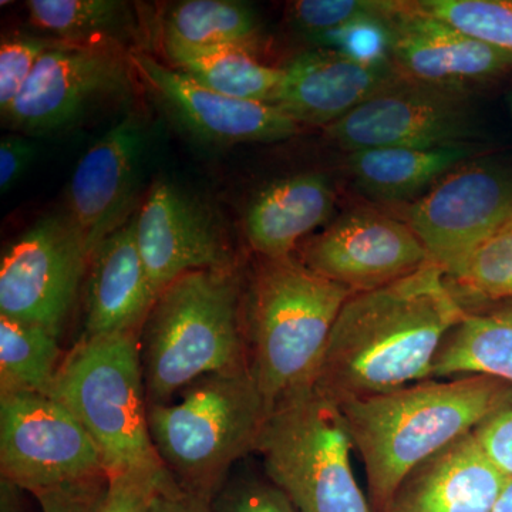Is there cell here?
Returning <instances> with one entry per match:
<instances>
[{"label": "cell", "mask_w": 512, "mask_h": 512, "mask_svg": "<svg viewBox=\"0 0 512 512\" xmlns=\"http://www.w3.org/2000/svg\"><path fill=\"white\" fill-rule=\"evenodd\" d=\"M282 70L272 106L299 126L325 128L403 77L393 63L370 66L332 49L302 53Z\"/></svg>", "instance_id": "ac0fdd59"}, {"label": "cell", "mask_w": 512, "mask_h": 512, "mask_svg": "<svg viewBox=\"0 0 512 512\" xmlns=\"http://www.w3.org/2000/svg\"><path fill=\"white\" fill-rule=\"evenodd\" d=\"M511 387L493 377L466 376L338 403L365 466L372 511L387 512L404 478L476 429Z\"/></svg>", "instance_id": "7a4b0ae2"}, {"label": "cell", "mask_w": 512, "mask_h": 512, "mask_svg": "<svg viewBox=\"0 0 512 512\" xmlns=\"http://www.w3.org/2000/svg\"><path fill=\"white\" fill-rule=\"evenodd\" d=\"M416 5L485 45L512 53V0H420Z\"/></svg>", "instance_id": "83f0119b"}, {"label": "cell", "mask_w": 512, "mask_h": 512, "mask_svg": "<svg viewBox=\"0 0 512 512\" xmlns=\"http://www.w3.org/2000/svg\"><path fill=\"white\" fill-rule=\"evenodd\" d=\"M468 144L430 148L382 147L349 153L357 190L380 202L404 201L473 156Z\"/></svg>", "instance_id": "7402d4cb"}, {"label": "cell", "mask_w": 512, "mask_h": 512, "mask_svg": "<svg viewBox=\"0 0 512 512\" xmlns=\"http://www.w3.org/2000/svg\"><path fill=\"white\" fill-rule=\"evenodd\" d=\"M466 315L433 262L382 288L353 293L333 325L315 386L342 403L424 382L444 339Z\"/></svg>", "instance_id": "6da1fadb"}, {"label": "cell", "mask_w": 512, "mask_h": 512, "mask_svg": "<svg viewBox=\"0 0 512 512\" xmlns=\"http://www.w3.org/2000/svg\"><path fill=\"white\" fill-rule=\"evenodd\" d=\"M333 207L335 190L326 175H292L256 195L245 215V235L262 258L291 256L305 235L329 220Z\"/></svg>", "instance_id": "44dd1931"}, {"label": "cell", "mask_w": 512, "mask_h": 512, "mask_svg": "<svg viewBox=\"0 0 512 512\" xmlns=\"http://www.w3.org/2000/svg\"><path fill=\"white\" fill-rule=\"evenodd\" d=\"M170 66L195 82L235 99L274 103L284 70L266 66L239 47H200L163 39Z\"/></svg>", "instance_id": "cb8c5ba5"}, {"label": "cell", "mask_w": 512, "mask_h": 512, "mask_svg": "<svg viewBox=\"0 0 512 512\" xmlns=\"http://www.w3.org/2000/svg\"><path fill=\"white\" fill-rule=\"evenodd\" d=\"M59 336L0 316V394L50 396L64 357Z\"/></svg>", "instance_id": "484cf974"}, {"label": "cell", "mask_w": 512, "mask_h": 512, "mask_svg": "<svg viewBox=\"0 0 512 512\" xmlns=\"http://www.w3.org/2000/svg\"><path fill=\"white\" fill-rule=\"evenodd\" d=\"M90 258L69 212L37 221L2 254L0 316L40 326L60 338Z\"/></svg>", "instance_id": "9c48e42d"}, {"label": "cell", "mask_w": 512, "mask_h": 512, "mask_svg": "<svg viewBox=\"0 0 512 512\" xmlns=\"http://www.w3.org/2000/svg\"><path fill=\"white\" fill-rule=\"evenodd\" d=\"M390 16V15H389ZM389 18H363L342 28L313 37L322 49H332L356 62L379 66L392 63Z\"/></svg>", "instance_id": "4dcf8cb0"}, {"label": "cell", "mask_w": 512, "mask_h": 512, "mask_svg": "<svg viewBox=\"0 0 512 512\" xmlns=\"http://www.w3.org/2000/svg\"><path fill=\"white\" fill-rule=\"evenodd\" d=\"M146 131L134 114L84 153L69 185V215L90 255L131 217Z\"/></svg>", "instance_id": "e0dca14e"}, {"label": "cell", "mask_w": 512, "mask_h": 512, "mask_svg": "<svg viewBox=\"0 0 512 512\" xmlns=\"http://www.w3.org/2000/svg\"><path fill=\"white\" fill-rule=\"evenodd\" d=\"M130 53L56 40L2 119L25 134H50L86 119L131 90Z\"/></svg>", "instance_id": "30bf717a"}, {"label": "cell", "mask_w": 512, "mask_h": 512, "mask_svg": "<svg viewBox=\"0 0 512 512\" xmlns=\"http://www.w3.org/2000/svg\"><path fill=\"white\" fill-rule=\"evenodd\" d=\"M488 376L512 386V301L468 311L437 353L433 376Z\"/></svg>", "instance_id": "603a6c76"}, {"label": "cell", "mask_w": 512, "mask_h": 512, "mask_svg": "<svg viewBox=\"0 0 512 512\" xmlns=\"http://www.w3.org/2000/svg\"><path fill=\"white\" fill-rule=\"evenodd\" d=\"M259 22L254 10L232 0H185L164 19L163 39L200 47H239L254 52Z\"/></svg>", "instance_id": "4316f807"}, {"label": "cell", "mask_w": 512, "mask_h": 512, "mask_svg": "<svg viewBox=\"0 0 512 512\" xmlns=\"http://www.w3.org/2000/svg\"><path fill=\"white\" fill-rule=\"evenodd\" d=\"M107 476L59 485L35 494L42 512H99Z\"/></svg>", "instance_id": "d590c367"}, {"label": "cell", "mask_w": 512, "mask_h": 512, "mask_svg": "<svg viewBox=\"0 0 512 512\" xmlns=\"http://www.w3.org/2000/svg\"><path fill=\"white\" fill-rule=\"evenodd\" d=\"M168 478L171 474L154 477L137 471L109 473L99 512H153L154 495Z\"/></svg>", "instance_id": "d6a6232c"}, {"label": "cell", "mask_w": 512, "mask_h": 512, "mask_svg": "<svg viewBox=\"0 0 512 512\" xmlns=\"http://www.w3.org/2000/svg\"><path fill=\"white\" fill-rule=\"evenodd\" d=\"M36 156V144L22 134H6L0 140V190H12Z\"/></svg>", "instance_id": "8d00e7d4"}, {"label": "cell", "mask_w": 512, "mask_h": 512, "mask_svg": "<svg viewBox=\"0 0 512 512\" xmlns=\"http://www.w3.org/2000/svg\"><path fill=\"white\" fill-rule=\"evenodd\" d=\"M473 433L495 466L512 478V387Z\"/></svg>", "instance_id": "e575fe53"}, {"label": "cell", "mask_w": 512, "mask_h": 512, "mask_svg": "<svg viewBox=\"0 0 512 512\" xmlns=\"http://www.w3.org/2000/svg\"><path fill=\"white\" fill-rule=\"evenodd\" d=\"M508 481L470 431L414 468L387 512H494Z\"/></svg>", "instance_id": "d6986e66"}, {"label": "cell", "mask_w": 512, "mask_h": 512, "mask_svg": "<svg viewBox=\"0 0 512 512\" xmlns=\"http://www.w3.org/2000/svg\"><path fill=\"white\" fill-rule=\"evenodd\" d=\"M156 299L138 249L136 212L90 258L82 339L140 333Z\"/></svg>", "instance_id": "ffe728a7"}, {"label": "cell", "mask_w": 512, "mask_h": 512, "mask_svg": "<svg viewBox=\"0 0 512 512\" xmlns=\"http://www.w3.org/2000/svg\"><path fill=\"white\" fill-rule=\"evenodd\" d=\"M390 57L406 79L464 90L512 67L504 52L460 32L421 10L416 2H396L389 19Z\"/></svg>", "instance_id": "2e32d148"}, {"label": "cell", "mask_w": 512, "mask_h": 512, "mask_svg": "<svg viewBox=\"0 0 512 512\" xmlns=\"http://www.w3.org/2000/svg\"><path fill=\"white\" fill-rule=\"evenodd\" d=\"M50 396L89 431L106 474L168 476L148 427L140 333L80 339L64 356Z\"/></svg>", "instance_id": "8992f818"}, {"label": "cell", "mask_w": 512, "mask_h": 512, "mask_svg": "<svg viewBox=\"0 0 512 512\" xmlns=\"http://www.w3.org/2000/svg\"><path fill=\"white\" fill-rule=\"evenodd\" d=\"M403 218L451 279L480 245L512 224V171L491 164L456 168Z\"/></svg>", "instance_id": "8fae6325"}, {"label": "cell", "mask_w": 512, "mask_h": 512, "mask_svg": "<svg viewBox=\"0 0 512 512\" xmlns=\"http://www.w3.org/2000/svg\"><path fill=\"white\" fill-rule=\"evenodd\" d=\"M26 8L32 25L60 42L123 47L133 32L130 6L117 0H30Z\"/></svg>", "instance_id": "d4e9b609"}, {"label": "cell", "mask_w": 512, "mask_h": 512, "mask_svg": "<svg viewBox=\"0 0 512 512\" xmlns=\"http://www.w3.org/2000/svg\"><path fill=\"white\" fill-rule=\"evenodd\" d=\"M348 153L382 147L430 148L464 144L474 124L466 90L397 80L325 128Z\"/></svg>", "instance_id": "7c38bea8"}, {"label": "cell", "mask_w": 512, "mask_h": 512, "mask_svg": "<svg viewBox=\"0 0 512 512\" xmlns=\"http://www.w3.org/2000/svg\"><path fill=\"white\" fill-rule=\"evenodd\" d=\"M480 301H512V224L480 245L448 279Z\"/></svg>", "instance_id": "f1b7e54d"}, {"label": "cell", "mask_w": 512, "mask_h": 512, "mask_svg": "<svg viewBox=\"0 0 512 512\" xmlns=\"http://www.w3.org/2000/svg\"><path fill=\"white\" fill-rule=\"evenodd\" d=\"M339 404L312 386L269 409L254 451L296 512H373L353 474Z\"/></svg>", "instance_id": "52a82bcc"}, {"label": "cell", "mask_w": 512, "mask_h": 512, "mask_svg": "<svg viewBox=\"0 0 512 512\" xmlns=\"http://www.w3.org/2000/svg\"><path fill=\"white\" fill-rule=\"evenodd\" d=\"M301 259L262 258L244 298L248 367L269 409L315 386L330 333L353 295Z\"/></svg>", "instance_id": "3957f363"}, {"label": "cell", "mask_w": 512, "mask_h": 512, "mask_svg": "<svg viewBox=\"0 0 512 512\" xmlns=\"http://www.w3.org/2000/svg\"><path fill=\"white\" fill-rule=\"evenodd\" d=\"M393 0H299L291 5V22L309 39L363 18H389Z\"/></svg>", "instance_id": "f546056e"}, {"label": "cell", "mask_w": 512, "mask_h": 512, "mask_svg": "<svg viewBox=\"0 0 512 512\" xmlns=\"http://www.w3.org/2000/svg\"><path fill=\"white\" fill-rule=\"evenodd\" d=\"M137 242L157 298L188 272L235 266L211 212L165 181L153 185L137 212Z\"/></svg>", "instance_id": "9a60e30c"}, {"label": "cell", "mask_w": 512, "mask_h": 512, "mask_svg": "<svg viewBox=\"0 0 512 512\" xmlns=\"http://www.w3.org/2000/svg\"><path fill=\"white\" fill-rule=\"evenodd\" d=\"M20 491L16 485L0 480V512H23Z\"/></svg>", "instance_id": "f35d334b"}, {"label": "cell", "mask_w": 512, "mask_h": 512, "mask_svg": "<svg viewBox=\"0 0 512 512\" xmlns=\"http://www.w3.org/2000/svg\"><path fill=\"white\" fill-rule=\"evenodd\" d=\"M140 353L148 404L168 402L212 373L247 369L235 266L188 272L168 285L141 328Z\"/></svg>", "instance_id": "277c9868"}, {"label": "cell", "mask_w": 512, "mask_h": 512, "mask_svg": "<svg viewBox=\"0 0 512 512\" xmlns=\"http://www.w3.org/2000/svg\"><path fill=\"white\" fill-rule=\"evenodd\" d=\"M56 40L16 36L0 46V111L6 113L28 84L40 57Z\"/></svg>", "instance_id": "1f68e13d"}, {"label": "cell", "mask_w": 512, "mask_h": 512, "mask_svg": "<svg viewBox=\"0 0 512 512\" xmlns=\"http://www.w3.org/2000/svg\"><path fill=\"white\" fill-rule=\"evenodd\" d=\"M269 407L247 369L212 373L148 404L161 463L188 493L214 503L232 466L254 451Z\"/></svg>", "instance_id": "5b68a950"}, {"label": "cell", "mask_w": 512, "mask_h": 512, "mask_svg": "<svg viewBox=\"0 0 512 512\" xmlns=\"http://www.w3.org/2000/svg\"><path fill=\"white\" fill-rule=\"evenodd\" d=\"M153 512H215V508L212 501L188 493L171 477L158 487Z\"/></svg>", "instance_id": "74e56055"}, {"label": "cell", "mask_w": 512, "mask_h": 512, "mask_svg": "<svg viewBox=\"0 0 512 512\" xmlns=\"http://www.w3.org/2000/svg\"><path fill=\"white\" fill-rule=\"evenodd\" d=\"M214 508L215 512H296L278 488L262 481H242L222 490Z\"/></svg>", "instance_id": "836d02e7"}, {"label": "cell", "mask_w": 512, "mask_h": 512, "mask_svg": "<svg viewBox=\"0 0 512 512\" xmlns=\"http://www.w3.org/2000/svg\"><path fill=\"white\" fill-rule=\"evenodd\" d=\"M301 261L355 293L392 284L431 262L406 222L372 208L340 215L306 242Z\"/></svg>", "instance_id": "4fadbf2b"}, {"label": "cell", "mask_w": 512, "mask_h": 512, "mask_svg": "<svg viewBox=\"0 0 512 512\" xmlns=\"http://www.w3.org/2000/svg\"><path fill=\"white\" fill-rule=\"evenodd\" d=\"M134 73L181 126L217 144L272 143L296 136L301 126L272 104L235 99L208 89L170 64L130 52Z\"/></svg>", "instance_id": "5bb4252c"}, {"label": "cell", "mask_w": 512, "mask_h": 512, "mask_svg": "<svg viewBox=\"0 0 512 512\" xmlns=\"http://www.w3.org/2000/svg\"><path fill=\"white\" fill-rule=\"evenodd\" d=\"M494 512H512V478L505 485L503 494L495 505Z\"/></svg>", "instance_id": "ab89813d"}, {"label": "cell", "mask_w": 512, "mask_h": 512, "mask_svg": "<svg viewBox=\"0 0 512 512\" xmlns=\"http://www.w3.org/2000/svg\"><path fill=\"white\" fill-rule=\"evenodd\" d=\"M0 474L33 495L107 476L89 431L62 403L36 393L0 394Z\"/></svg>", "instance_id": "ba28073f"}]
</instances>
